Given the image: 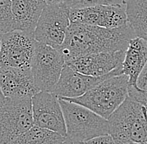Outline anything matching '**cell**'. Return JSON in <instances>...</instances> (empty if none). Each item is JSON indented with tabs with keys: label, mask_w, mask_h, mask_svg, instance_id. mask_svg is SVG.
<instances>
[{
	"label": "cell",
	"mask_w": 147,
	"mask_h": 144,
	"mask_svg": "<svg viewBox=\"0 0 147 144\" xmlns=\"http://www.w3.org/2000/svg\"><path fill=\"white\" fill-rule=\"evenodd\" d=\"M2 34H3V33H2L0 32V46H1V39H2Z\"/></svg>",
	"instance_id": "27"
},
{
	"label": "cell",
	"mask_w": 147,
	"mask_h": 144,
	"mask_svg": "<svg viewBox=\"0 0 147 144\" xmlns=\"http://www.w3.org/2000/svg\"><path fill=\"white\" fill-rule=\"evenodd\" d=\"M121 74H123L122 68H119L105 76L91 77L76 72L67 64H64L59 79L52 92L57 95L58 98H78L95 87L103 80Z\"/></svg>",
	"instance_id": "11"
},
{
	"label": "cell",
	"mask_w": 147,
	"mask_h": 144,
	"mask_svg": "<svg viewBox=\"0 0 147 144\" xmlns=\"http://www.w3.org/2000/svg\"><path fill=\"white\" fill-rule=\"evenodd\" d=\"M47 5H55V4H60L64 3V0H44Z\"/></svg>",
	"instance_id": "22"
},
{
	"label": "cell",
	"mask_w": 147,
	"mask_h": 144,
	"mask_svg": "<svg viewBox=\"0 0 147 144\" xmlns=\"http://www.w3.org/2000/svg\"><path fill=\"white\" fill-rule=\"evenodd\" d=\"M36 40L34 33L13 30L2 34L0 69L30 68Z\"/></svg>",
	"instance_id": "8"
},
{
	"label": "cell",
	"mask_w": 147,
	"mask_h": 144,
	"mask_svg": "<svg viewBox=\"0 0 147 144\" xmlns=\"http://www.w3.org/2000/svg\"><path fill=\"white\" fill-rule=\"evenodd\" d=\"M13 31L11 0H0V32L5 33Z\"/></svg>",
	"instance_id": "19"
},
{
	"label": "cell",
	"mask_w": 147,
	"mask_h": 144,
	"mask_svg": "<svg viewBox=\"0 0 147 144\" xmlns=\"http://www.w3.org/2000/svg\"><path fill=\"white\" fill-rule=\"evenodd\" d=\"M4 101H5V98H4V96L3 95V93H2V92L0 90V108L3 106V104L4 103Z\"/></svg>",
	"instance_id": "24"
},
{
	"label": "cell",
	"mask_w": 147,
	"mask_h": 144,
	"mask_svg": "<svg viewBox=\"0 0 147 144\" xmlns=\"http://www.w3.org/2000/svg\"><path fill=\"white\" fill-rule=\"evenodd\" d=\"M146 144H147V143H146Z\"/></svg>",
	"instance_id": "30"
},
{
	"label": "cell",
	"mask_w": 147,
	"mask_h": 144,
	"mask_svg": "<svg viewBox=\"0 0 147 144\" xmlns=\"http://www.w3.org/2000/svg\"><path fill=\"white\" fill-rule=\"evenodd\" d=\"M69 144H86V143H84V142H75V143H71Z\"/></svg>",
	"instance_id": "26"
},
{
	"label": "cell",
	"mask_w": 147,
	"mask_h": 144,
	"mask_svg": "<svg viewBox=\"0 0 147 144\" xmlns=\"http://www.w3.org/2000/svg\"><path fill=\"white\" fill-rule=\"evenodd\" d=\"M64 64V58L57 49L36 41L30 69L38 90L53 92Z\"/></svg>",
	"instance_id": "6"
},
{
	"label": "cell",
	"mask_w": 147,
	"mask_h": 144,
	"mask_svg": "<svg viewBox=\"0 0 147 144\" xmlns=\"http://www.w3.org/2000/svg\"><path fill=\"white\" fill-rule=\"evenodd\" d=\"M34 126L57 133L66 137L64 114L54 92L40 91L31 98Z\"/></svg>",
	"instance_id": "9"
},
{
	"label": "cell",
	"mask_w": 147,
	"mask_h": 144,
	"mask_svg": "<svg viewBox=\"0 0 147 144\" xmlns=\"http://www.w3.org/2000/svg\"><path fill=\"white\" fill-rule=\"evenodd\" d=\"M147 63V42L136 37L129 40L122 63V73L128 77V85L136 87L140 73Z\"/></svg>",
	"instance_id": "15"
},
{
	"label": "cell",
	"mask_w": 147,
	"mask_h": 144,
	"mask_svg": "<svg viewBox=\"0 0 147 144\" xmlns=\"http://www.w3.org/2000/svg\"><path fill=\"white\" fill-rule=\"evenodd\" d=\"M128 77L125 74L110 77L80 97L59 98L85 107L108 120L110 115L128 97Z\"/></svg>",
	"instance_id": "2"
},
{
	"label": "cell",
	"mask_w": 147,
	"mask_h": 144,
	"mask_svg": "<svg viewBox=\"0 0 147 144\" xmlns=\"http://www.w3.org/2000/svg\"><path fill=\"white\" fill-rule=\"evenodd\" d=\"M85 143L86 144H115L114 139L112 138V137L110 134L94 137Z\"/></svg>",
	"instance_id": "21"
},
{
	"label": "cell",
	"mask_w": 147,
	"mask_h": 144,
	"mask_svg": "<svg viewBox=\"0 0 147 144\" xmlns=\"http://www.w3.org/2000/svg\"><path fill=\"white\" fill-rule=\"evenodd\" d=\"M34 126L31 97L5 98L0 108V144H8Z\"/></svg>",
	"instance_id": "5"
},
{
	"label": "cell",
	"mask_w": 147,
	"mask_h": 144,
	"mask_svg": "<svg viewBox=\"0 0 147 144\" xmlns=\"http://www.w3.org/2000/svg\"><path fill=\"white\" fill-rule=\"evenodd\" d=\"M62 144H69V142H68V141H67V142H66V143H62Z\"/></svg>",
	"instance_id": "28"
},
{
	"label": "cell",
	"mask_w": 147,
	"mask_h": 144,
	"mask_svg": "<svg viewBox=\"0 0 147 144\" xmlns=\"http://www.w3.org/2000/svg\"><path fill=\"white\" fill-rule=\"evenodd\" d=\"M64 114L66 138L71 143L109 134L108 120L81 105L59 98Z\"/></svg>",
	"instance_id": "4"
},
{
	"label": "cell",
	"mask_w": 147,
	"mask_h": 144,
	"mask_svg": "<svg viewBox=\"0 0 147 144\" xmlns=\"http://www.w3.org/2000/svg\"><path fill=\"white\" fill-rule=\"evenodd\" d=\"M70 23L116 28L128 23L125 6L121 4L97 5L84 9H69Z\"/></svg>",
	"instance_id": "10"
},
{
	"label": "cell",
	"mask_w": 147,
	"mask_h": 144,
	"mask_svg": "<svg viewBox=\"0 0 147 144\" xmlns=\"http://www.w3.org/2000/svg\"><path fill=\"white\" fill-rule=\"evenodd\" d=\"M66 142L67 138L57 133L33 126L8 144H62Z\"/></svg>",
	"instance_id": "17"
},
{
	"label": "cell",
	"mask_w": 147,
	"mask_h": 144,
	"mask_svg": "<svg viewBox=\"0 0 147 144\" xmlns=\"http://www.w3.org/2000/svg\"><path fill=\"white\" fill-rule=\"evenodd\" d=\"M0 90L4 98L33 97L40 91L36 87L30 68L0 69Z\"/></svg>",
	"instance_id": "13"
},
{
	"label": "cell",
	"mask_w": 147,
	"mask_h": 144,
	"mask_svg": "<svg viewBox=\"0 0 147 144\" xmlns=\"http://www.w3.org/2000/svg\"><path fill=\"white\" fill-rule=\"evenodd\" d=\"M110 4H121L125 5V0H110Z\"/></svg>",
	"instance_id": "23"
},
{
	"label": "cell",
	"mask_w": 147,
	"mask_h": 144,
	"mask_svg": "<svg viewBox=\"0 0 147 144\" xmlns=\"http://www.w3.org/2000/svg\"><path fill=\"white\" fill-rule=\"evenodd\" d=\"M146 107V115H147V106H145Z\"/></svg>",
	"instance_id": "29"
},
{
	"label": "cell",
	"mask_w": 147,
	"mask_h": 144,
	"mask_svg": "<svg viewBox=\"0 0 147 144\" xmlns=\"http://www.w3.org/2000/svg\"><path fill=\"white\" fill-rule=\"evenodd\" d=\"M127 20L136 37L147 42V0H125Z\"/></svg>",
	"instance_id": "16"
},
{
	"label": "cell",
	"mask_w": 147,
	"mask_h": 144,
	"mask_svg": "<svg viewBox=\"0 0 147 144\" xmlns=\"http://www.w3.org/2000/svg\"><path fill=\"white\" fill-rule=\"evenodd\" d=\"M108 123L115 142L147 143L146 108L129 97L110 115Z\"/></svg>",
	"instance_id": "3"
},
{
	"label": "cell",
	"mask_w": 147,
	"mask_h": 144,
	"mask_svg": "<svg viewBox=\"0 0 147 144\" xmlns=\"http://www.w3.org/2000/svg\"><path fill=\"white\" fill-rule=\"evenodd\" d=\"M45 5L44 0H11L13 30L34 33Z\"/></svg>",
	"instance_id": "14"
},
{
	"label": "cell",
	"mask_w": 147,
	"mask_h": 144,
	"mask_svg": "<svg viewBox=\"0 0 147 144\" xmlns=\"http://www.w3.org/2000/svg\"><path fill=\"white\" fill-rule=\"evenodd\" d=\"M125 51L105 52L80 56L65 62L74 71L91 77H102L121 68Z\"/></svg>",
	"instance_id": "12"
},
{
	"label": "cell",
	"mask_w": 147,
	"mask_h": 144,
	"mask_svg": "<svg viewBox=\"0 0 147 144\" xmlns=\"http://www.w3.org/2000/svg\"><path fill=\"white\" fill-rule=\"evenodd\" d=\"M128 97L147 106V63L138 77L136 87L128 86Z\"/></svg>",
	"instance_id": "18"
},
{
	"label": "cell",
	"mask_w": 147,
	"mask_h": 144,
	"mask_svg": "<svg viewBox=\"0 0 147 144\" xmlns=\"http://www.w3.org/2000/svg\"><path fill=\"white\" fill-rule=\"evenodd\" d=\"M115 144H146L139 143H133V142H115Z\"/></svg>",
	"instance_id": "25"
},
{
	"label": "cell",
	"mask_w": 147,
	"mask_h": 144,
	"mask_svg": "<svg viewBox=\"0 0 147 144\" xmlns=\"http://www.w3.org/2000/svg\"><path fill=\"white\" fill-rule=\"evenodd\" d=\"M136 37L129 22L116 28L70 23L64 42L57 50L67 62L87 54L125 51L129 40Z\"/></svg>",
	"instance_id": "1"
},
{
	"label": "cell",
	"mask_w": 147,
	"mask_h": 144,
	"mask_svg": "<svg viewBox=\"0 0 147 144\" xmlns=\"http://www.w3.org/2000/svg\"><path fill=\"white\" fill-rule=\"evenodd\" d=\"M69 24V9L64 3L46 4L38 20L34 38L38 43L58 49L64 42Z\"/></svg>",
	"instance_id": "7"
},
{
	"label": "cell",
	"mask_w": 147,
	"mask_h": 144,
	"mask_svg": "<svg viewBox=\"0 0 147 144\" xmlns=\"http://www.w3.org/2000/svg\"><path fill=\"white\" fill-rule=\"evenodd\" d=\"M64 6L69 9H84L97 5L110 4V0H64Z\"/></svg>",
	"instance_id": "20"
}]
</instances>
